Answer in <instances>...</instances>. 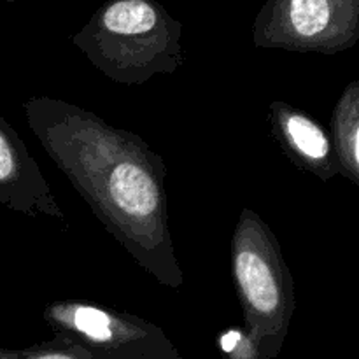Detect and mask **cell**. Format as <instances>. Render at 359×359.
<instances>
[{
  "instance_id": "6da1fadb",
  "label": "cell",
  "mask_w": 359,
  "mask_h": 359,
  "mask_svg": "<svg viewBox=\"0 0 359 359\" xmlns=\"http://www.w3.org/2000/svg\"><path fill=\"white\" fill-rule=\"evenodd\" d=\"M28 128L98 223L161 286L184 284L168 226L167 165L130 130L55 97L23 102Z\"/></svg>"
},
{
  "instance_id": "7a4b0ae2",
  "label": "cell",
  "mask_w": 359,
  "mask_h": 359,
  "mask_svg": "<svg viewBox=\"0 0 359 359\" xmlns=\"http://www.w3.org/2000/svg\"><path fill=\"white\" fill-rule=\"evenodd\" d=\"M230 256L244 333L258 359H276L297 307L294 280L279 238L256 210L242 209L231 235Z\"/></svg>"
},
{
  "instance_id": "3957f363",
  "label": "cell",
  "mask_w": 359,
  "mask_h": 359,
  "mask_svg": "<svg viewBox=\"0 0 359 359\" xmlns=\"http://www.w3.org/2000/svg\"><path fill=\"white\" fill-rule=\"evenodd\" d=\"M91 63L112 83L146 84L182 67L179 28L146 0H118L76 37Z\"/></svg>"
},
{
  "instance_id": "277c9868",
  "label": "cell",
  "mask_w": 359,
  "mask_h": 359,
  "mask_svg": "<svg viewBox=\"0 0 359 359\" xmlns=\"http://www.w3.org/2000/svg\"><path fill=\"white\" fill-rule=\"evenodd\" d=\"M42 321L91 359H186L160 326L97 302L53 300Z\"/></svg>"
},
{
  "instance_id": "5b68a950",
  "label": "cell",
  "mask_w": 359,
  "mask_h": 359,
  "mask_svg": "<svg viewBox=\"0 0 359 359\" xmlns=\"http://www.w3.org/2000/svg\"><path fill=\"white\" fill-rule=\"evenodd\" d=\"M0 205L67 228V216L20 133L0 112Z\"/></svg>"
},
{
  "instance_id": "8992f818",
  "label": "cell",
  "mask_w": 359,
  "mask_h": 359,
  "mask_svg": "<svg viewBox=\"0 0 359 359\" xmlns=\"http://www.w3.org/2000/svg\"><path fill=\"white\" fill-rule=\"evenodd\" d=\"M269 125L273 140L291 163L328 182L340 175L332 137L312 116L286 102L269 105Z\"/></svg>"
},
{
  "instance_id": "52a82bcc",
  "label": "cell",
  "mask_w": 359,
  "mask_h": 359,
  "mask_svg": "<svg viewBox=\"0 0 359 359\" xmlns=\"http://www.w3.org/2000/svg\"><path fill=\"white\" fill-rule=\"evenodd\" d=\"M332 144L340 175L359 186V81L344 90L333 109Z\"/></svg>"
},
{
  "instance_id": "ba28073f",
  "label": "cell",
  "mask_w": 359,
  "mask_h": 359,
  "mask_svg": "<svg viewBox=\"0 0 359 359\" xmlns=\"http://www.w3.org/2000/svg\"><path fill=\"white\" fill-rule=\"evenodd\" d=\"M0 359H91L76 344L67 339L53 335L46 342L35 344L25 349H7L0 347Z\"/></svg>"
},
{
  "instance_id": "9c48e42d",
  "label": "cell",
  "mask_w": 359,
  "mask_h": 359,
  "mask_svg": "<svg viewBox=\"0 0 359 359\" xmlns=\"http://www.w3.org/2000/svg\"><path fill=\"white\" fill-rule=\"evenodd\" d=\"M217 347L223 359H258L251 340L244 330H226L217 337Z\"/></svg>"
}]
</instances>
